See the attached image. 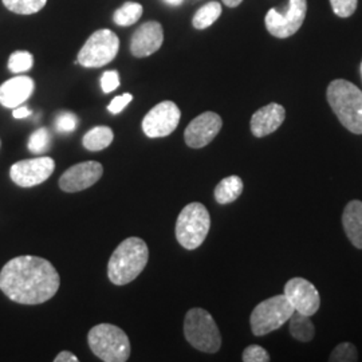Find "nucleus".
Listing matches in <instances>:
<instances>
[{"mask_svg": "<svg viewBox=\"0 0 362 362\" xmlns=\"http://www.w3.org/2000/svg\"><path fill=\"white\" fill-rule=\"evenodd\" d=\"M61 278L55 267L39 257H18L0 272V290L19 305H40L59 290Z\"/></svg>", "mask_w": 362, "mask_h": 362, "instance_id": "nucleus-1", "label": "nucleus"}, {"mask_svg": "<svg viewBox=\"0 0 362 362\" xmlns=\"http://www.w3.org/2000/svg\"><path fill=\"white\" fill-rule=\"evenodd\" d=\"M294 313L285 294L260 302L251 313L250 324L254 336L262 337L282 327Z\"/></svg>", "mask_w": 362, "mask_h": 362, "instance_id": "nucleus-7", "label": "nucleus"}, {"mask_svg": "<svg viewBox=\"0 0 362 362\" xmlns=\"http://www.w3.org/2000/svg\"><path fill=\"white\" fill-rule=\"evenodd\" d=\"M113 140L115 133L109 127H95L83 136L82 144L90 152H100L106 149Z\"/></svg>", "mask_w": 362, "mask_h": 362, "instance_id": "nucleus-20", "label": "nucleus"}, {"mask_svg": "<svg viewBox=\"0 0 362 362\" xmlns=\"http://www.w3.org/2000/svg\"><path fill=\"white\" fill-rule=\"evenodd\" d=\"M4 7L18 15H33L46 6L47 0H1Z\"/></svg>", "mask_w": 362, "mask_h": 362, "instance_id": "nucleus-24", "label": "nucleus"}, {"mask_svg": "<svg viewBox=\"0 0 362 362\" xmlns=\"http://www.w3.org/2000/svg\"><path fill=\"white\" fill-rule=\"evenodd\" d=\"M55 362H78V357L70 351H61L55 358Z\"/></svg>", "mask_w": 362, "mask_h": 362, "instance_id": "nucleus-33", "label": "nucleus"}, {"mask_svg": "<svg viewBox=\"0 0 362 362\" xmlns=\"http://www.w3.org/2000/svg\"><path fill=\"white\" fill-rule=\"evenodd\" d=\"M118 86H119L118 71H116V70L105 71L103 77H101V88H103L105 94H109V93L116 90Z\"/></svg>", "mask_w": 362, "mask_h": 362, "instance_id": "nucleus-31", "label": "nucleus"}, {"mask_svg": "<svg viewBox=\"0 0 362 362\" xmlns=\"http://www.w3.org/2000/svg\"><path fill=\"white\" fill-rule=\"evenodd\" d=\"M243 192V180L239 176H228L215 188V200L224 206L233 203Z\"/></svg>", "mask_w": 362, "mask_h": 362, "instance_id": "nucleus-19", "label": "nucleus"}, {"mask_svg": "<svg viewBox=\"0 0 362 362\" xmlns=\"http://www.w3.org/2000/svg\"><path fill=\"white\" fill-rule=\"evenodd\" d=\"M78 118L70 112H62L55 119V128L61 133H71L77 129Z\"/></svg>", "mask_w": 362, "mask_h": 362, "instance_id": "nucleus-28", "label": "nucleus"}, {"mask_svg": "<svg viewBox=\"0 0 362 362\" xmlns=\"http://www.w3.org/2000/svg\"><path fill=\"white\" fill-rule=\"evenodd\" d=\"M221 15V4L219 1H209L200 7L192 19V25L196 30H204L212 26Z\"/></svg>", "mask_w": 362, "mask_h": 362, "instance_id": "nucleus-22", "label": "nucleus"}, {"mask_svg": "<svg viewBox=\"0 0 362 362\" xmlns=\"http://www.w3.org/2000/svg\"><path fill=\"white\" fill-rule=\"evenodd\" d=\"M179 106L172 101H163L144 117L143 130L149 139H160L172 134L180 122Z\"/></svg>", "mask_w": 362, "mask_h": 362, "instance_id": "nucleus-10", "label": "nucleus"}, {"mask_svg": "<svg viewBox=\"0 0 362 362\" xmlns=\"http://www.w3.org/2000/svg\"><path fill=\"white\" fill-rule=\"evenodd\" d=\"M242 1H243V0H223V3H224L227 7H231V8L238 7Z\"/></svg>", "mask_w": 362, "mask_h": 362, "instance_id": "nucleus-35", "label": "nucleus"}, {"mask_svg": "<svg viewBox=\"0 0 362 362\" xmlns=\"http://www.w3.org/2000/svg\"><path fill=\"white\" fill-rule=\"evenodd\" d=\"M34 65V57L28 52H15L10 55L8 70L13 74H22L31 70Z\"/></svg>", "mask_w": 362, "mask_h": 362, "instance_id": "nucleus-25", "label": "nucleus"}, {"mask_svg": "<svg viewBox=\"0 0 362 362\" xmlns=\"http://www.w3.org/2000/svg\"><path fill=\"white\" fill-rule=\"evenodd\" d=\"M243 361L245 362H269L270 356L267 350L263 349L259 345H251L243 351Z\"/></svg>", "mask_w": 362, "mask_h": 362, "instance_id": "nucleus-30", "label": "nucleus"}, {"mask_svg": "<svg viewBox=\"0 0 362 362\" xmlns=\"http://www.w3.org/2000/svg\"><path fill=\"white\" fill-rule=\"evenodd\" d=\"M184 336L194 349L204 353H216L221 346L219 327L212 315L204 309L194 308L184 320Z\"/></svg>", "mask_w": 362, "mask_h": 362, "instance_id": "nucleus-5", "label": "nucleus"}, {"mask_svg": "<svg viewBox=\"0 0 362 362\" xmlns=\"http://www.w3.org/2000/svg\"><path fill=\"white\" fill-rule=\"evenodd\" d=\"M55 169L52 157H37L15 163L10 169L11 180L23 188L35 187L47 180Z\"/></svg>", "mask_w": 362, "mask_h": 362, "instance_id": "nucleus-11", "label": "nucleus"}, {"mask_svg": "<svg viewBox=\"0 0 362 362\" xmlns=\"http://www.w3.org/2000/svg\"><path fill=\"white\" fill-rule=\"evenodd\" d=\"M149 250L141 238L125 239L109 259L107 276L113 285L124 286L133 282L148 264Z\"/></svg>", "mask_w": 362, "mask_h": 362, "instance_id": "nucleus-2", "label": "nucleus"}, {"mask_svg": "<svg viewBox=\"0 0 362 362\" xmlns=\"http://www.w3.org/2000/svg\"><path fill=\"white\" fill-rule=\"evenodd\" d=\"M91 351L105 362L128 361L130 341L127 333L116 325L94 326L88 336Z\"/></svg>", "mask_w": 362, "mask_h": 362, "instance_id": "nucleus-4", "label": "nucleus"}, {"mask_svg": "<svg viewBox=\"0 0 362 362\" xmlns=\"http://www.w3.org/2000/svg\"><path fill=\"white\" fill-rule=\"evenodd\" d=\"M344 230L356 248L362 250V202L351 200L342 214Z\"/></svg>", "mask_w": 362, "mask_h": 362, "instance_id": "nucleus-18", "label": "nucleus"}, {"mask_svg": "<svg viewBox=\"0 0 362 362\" xmlns=\"http://www.w3.org/2000/svg\"><path fill=\"white\" fill-rule=\"evenodd\" d=\"M223 127V119L218 113L206 112L194 118L184 132L185 144L192 149H200L212 143L219 134Z\"/></svg>", "mask_w": 362, "mask_h": 362, "instance_id": "nucleus-13", "label": "nucleus"}, {"mask_svg": "<svg viewBox=\"0 0 362 362\" xmlns=\"http://www.w3.org/2000/svg\"><path fill=\"white\" fill-rule=\"evenodd\" d=\"M361 74H362V62H361Z\"/></svg>", "mask_w": 362, "mask_h": 362, "instance_id": "nucleus-37", "label": "nucleus"}, {"mask_svg": "<svg viewBox=\"0 0 362 362\" xmlns=\"http://www.w3.org/2000/svg\"><path fill=\"white\" fill-rule=\"evenodd\" d=\"M132 100H133V95H132L130 93L118 95V97H116V98L109 104L107 110H109L112 115H118V113H121V112L132 103Z\"/></svg>", "mask_w": 362, "mask_h": 362, "instance_id": "nucleus-32", "label": "nucleus"}, {"mask_svg": "<svg viewBox=\"0 0 362 362\" xmlns=\"http://www.w3.org/2000/svg\"><path fill=\"white\" fill-rule=\"evenodd\" d=\"M327 103L346 129L362 134V90L346 79H334L327 86Z\"/></svg>", "mask_w": 362, "mask_h": 362, "instance_id": "nucleus-3", "label": "nucleus"}, {"mask_svg": "<svg viewBox=\"0 0 362 362\" xmlns=\"http://www.w3.org/2000/svg\"><path fill=\"white\" fill-rule=\"evenodd\" d=\"M104 168L98 161L79 163L66 170L59 179V188L64 192L74 194L90 188L103 177Z\"/></svg>", "mask_w": 362, "mask_h": 362, "instance_id": "nucleus-12", "label": "nucleus"}, {"mask_svg": "<svg viewBox=\"0 0 362 362\" xmlns=\"http://www.w3.org/2000/svg\"><path fill=\"white\" fill-rule=\"evenodd\" d=\"M52 136L46 128L35 130L28 139V149L33 153H43L50 148Z\"/></svg>", "mask_w": 362, "mask_h": 362, "instance_id": "nucleus-26", "label": "nucleus"}, {"mask_svg": "<svg viewBox=\"0 0 362 362\" xmlns=\"http://www.w3.org/2000/svg\"><path fill=\"white\" fill-rule=\"evenodd\" d=\"M31 115H33V112L26 106H18V107L13 109V118H16V119L27 118V117H30Z\"/></svg>", "mask_w": 362, "mask_h": 362, "instance_id": "nucleus-34", "label": "nucleus"}, {"mask_svg": "<svg viewBox=\"0 0 362 362\" xmlns=\"http://www.w3.org/2000/svg\"><path fill=\"white\" fill-rule=\"evenodd\" d=\"M144 7L140 3L127 1L122 7H119L113 15V21L117 26H133L143 16Z\"/></svg>", "mask_w": 362, "mask_h": 362, "instance_id": "nucleus-23", "label": "nucleus"}, {"mask_svg": "<svg viewBox=\"0 0 362 362\" xmlns=\"http://www.w3.org/2000/svg\"><path fill=\"white\" fill-rule=\"evenodd\" d=\"M357 360H358V351L350 342H342L337 345L336 349L332 351L329 357V361L332 362H354Z\"/></svg>", "mask_w": 362, "mask_h": 362, "instance_id": "nucleus-27", "label": "nucleus"}, {"mask_svg": "<svg viewBox=\"0 0 362 362\" xmlns=\"http://www.w3.org/2000/svg\"><path fill=\"white\" fill-rule=\"evenodd\" d=\"M211 228L207 208L202 203H191L182 208L176 221V239L185 250L202 246Z\"/></svg>", "mask_w": 362, "mask_h": 362, "instance_id": "nucleus-6", "label": "nucleus"}, {"mask_svg": "<svg viewBox=\"0 0 362 362\" xmlns=\"http://www.w3.org/2000/svg\"><path fill=\"white\" fill-rule=\"evenodd\" d=\"M35 89V82L27 76H18L1 83L0 104L8 109H15L26 103Z\"/></svg>", "mask_w": 362, "mask_h": 362, "instance_id": "nucleus-17", "label": "nucleus"}, {"mask_svg": "<svg viewBox=\"0 0 362 362\" xmlns=\"http://www.w3.org/2000/svg\"><path fill=\"white\" fill-rule=\"evenodd\" d=\"M290 333L299 342H310L315 336V327L310 317L294 311L290 317Z\"/></svg>", "mask_w": 362, "mask_h": 362, "instance_id": "nucleus-21", "label": "nucleus"}, {"mask_svg": "<svg viewBox=\"0 0 362 362\" xmlns=\"http://www.w3.org/2000/svg\"><path fill=\"white\" fill-rule=\"evenodd\" d=\"M165 3H168V4H172V6H179L182 3V0H164Z\"/></svg>", "mask_w": 362, "mask_h": 362, "instance_id": "nucleus-36", "label": "nucleus"}, {"mask_svg": "<svg viewBox=\"0 0 362 362\" xmlns=\"http://www.w3.org/2000/svg\"><path fill=\"white\" fill-rule=\"evenodd\" d=\"M164 43V28L155 21L145 22L130 39V52L136 58H145L160 50Z\"/></svg>", "mask_w": 362, "mask_h": 362, "instance_id": "nucleus-15", "label": "nucleus"}, {"mask_svg": "<svg viewBox=\"0 0 362 362\" xmlns=\"http://www.w3.org/2000/svg\"><path fill=\"white\" fill-rule=\"evenodd\" d=\"M306 13V0H288V8L286 10V13H278V10L272 8L264 18V25L272 37L279 39L290 38L303 25Z\"/></svg>", "mask_w": 362, "mask_h": 362, "instance_id": "nucleus-9", "label": "nucleus"}, {"mask_svg": "<svg viewBox=\"0 0 362 362\" xmlns=\"http://www.w3.org/2000/svg\"><path fill=\"white\" fill-rule=\"evenodd\" d=\"M119 50V39L112 30L93 33L78 52L77 64L86 69H98L110 64Z\"/></svg>", "mask_w": 362, "mask_h": 362, "instance_id": "nucleus-8", "label": "nucleus"}, {"mask_svg": "<svg viewBox=\"0 0 362 362\" xmlns=\"http://www.w3.org/2000/svg\"><path fill=\"white\" fill-rule=\"evenodd\" d=\"M332 8L339 18H349L357 10L358 0H330Z\"/></svg>", "mask_w": 362, "mask_h": 362, "instance_id": "nucleus-29", "label": "nucleus"}, {"mask_svg": "<svg viewBox=\"0 0 362 362\" xmlns=\"http://www.w3.org/2000/svg\"><path fill=\"white\" fill-rule=\"evenodd\" d=\"M285 296L297 313L311 317L320 310V293L315 286L303 278L290 279L285 286Z\"/></svg>", "mask_w": 362, "mask_h": 362, "instance_id": "nucleus-14", "label": "nucleus"}, {"mask_svg": "<svg viewBox=\"0 0 362 362\" xmlns=\"http://www.w3.org/2000/svg\"><path fill=\"white\" fill-rule=\"evenodd\" d=\"M286 118L285 107L282 105H266L251 117V132L255 137L262 139L279 129Z\"/></svg>", "mask_w": 362, "mask_h": 362, "instance_id": "nucleus-16", "label": "nucleus"}]
</instances>
